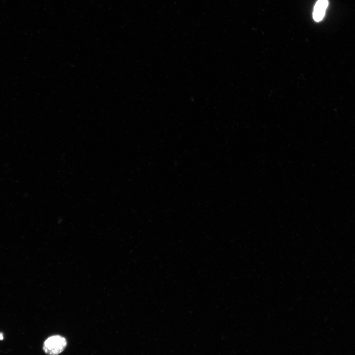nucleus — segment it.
Segmentation results:
<instances>
[{
    "instance_id": "f257e3e1",
    "label": "nucleus",
    "mask_w": 355,
    "mask_h": 355,
    "mask_svg": "<svg viewBox=\"0 0 355 355\" xmlns=\"http://www.w3.org/2000/svg\"><path fill=\"white\" fill-rule=\"evenodd\" d=\"M67 344V341L64 337L59 335H52L44 341L43 350L49 355H57L63 351Z\"/></svg>"
},
{
    "instance_id": "f03ea898",
    "label": "nucleus",
    "mask_w": 355,
    "mask_h": 355,
    "mask_svg": "<svg viewBox=\"0 0 355 355\" xmlns=\"http://www.w3.org/2000/svg\"><path fill=\"white\" fill-rule=\"evenodd\" d=\"M328 5V0H318L314 7L313 17L316 22L322 20Z\"/></svg>"
},
{
    "instance_id": "7ed1b4c3",
    "label": "nucleus",
    "mask_w": 355,
    "mask_h": 355,
    "mask_svg": "<svg viewBox=\"0 0 355 355\" xmlns=\"http://www.w3.org/2000/svg\"><path fill=\"white\" fill-rule=\"evenodd\" d=\"M3 339V334L2 332L0 333V340H2Z\"/></svg>"
}]
</instances>
